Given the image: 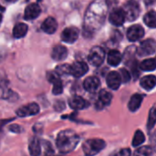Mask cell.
Masks as SVG:
<instances>
[{
	"mask_svg": "<svg viewBox=\"0 0 156 156\" xmlns=\"http://www.w3.org/2000/svg\"><path fill=\"white\" fill-rule=\"evenodd\" d=\"M107 9L108 5L105 0H96L90 5L84 20L85 32H89L90 34L100 29L104 23Z\"/></svg>",
	"mask_w": 156,
	"mask_h": 156,
	"instance_id": "cell-1",
	"label": "cell"
},
{
	"mask_svg": "<svg viewBox=\"0 0 156 156\" xmlns=\"http://www.w3.org/2000/svg\"><path fill=\"white\" fill-rule=\"evenodd\" d=\"M80 142V136L72 130L61 131L57 137L56 145L61 154H69L72 152Z\"/></svg>",
	"mask_w": 156,
	"mask_h": 156,
	"instance_id": "cell-2",
	"label": "cell"
},
{
	"mask_svg": "<svg viewBox=\"0 0 156 156\" xmlns=\"http://www.w3.org/2000/svg\"><path fill=\"white\" fill-rule=\"evenodd\" d=\"M105 146L106 143L101 139H90L84 143L82 149L85 155L94 156L101 152Z\"/></svg>",
	"mask_w": 156,
	"mask_h": 156,
	"instance_id": "cell-3",
	"label": "cell"
},
{
	"mask_svg": "<svg viewBox=\"0 0 156 156\" xmlns=\"http://www.w3.org/2000/svg\"><path fill=\"white\" fill-rule=\"evenodd\" d=\"M125 13V17L129 21H134L138 18L140 15V5L136 0H130L125 3L124 7L122 8Z\"/></svg>",
	"mask_w": 156,
	"mask_h": 156,
	"instance_id": "cell-4",
	"label": "cell"
},
{
	"mask_svg": "<svg viewBox=\"0 0 156 156\" xmlns=\"http://www.w3.org/2000/svg\"><path fill=\"white\" fill-rule=\"evenodd\" d=\"M90 63L94 67L101 66L105 59V51L101 47H93L88 56Z\"/></svg>",
	"mask_w": 156,
	"mask_h": 156,
	"instance_id": "cell-5",
	"label": "cell"
},
{
	"mask_svg": "<svg viewBox=\"0 0 156 156\" xmlns=\"http://www.w3.org/2000/svg\"><path fill=\"white\" fill-rule=\"evenodd\" d=\"M155 50V41L152 38H149V39H146L141 43L140 47L137 49V53L141 57H145V56H150V55L154 54Z\"/></svg>",
	"mask_w": 156,
	"mask_h": 156,
	"instance_id": "cell-6",
	"label": "cell"
},
{
	"mask_svg": "<svg viewBox=\"0 0 156 156\" xmlns=\"http://www.w3.org/2000/svg\"><path fill=\"white\" fill-rule=\"evenodd\" d=\"M89 70L87 63L83 61H76L72 65H69V75L75 78H80L84 76Z\"/></svg>",
	"mask_w": 156,
	"mask_h": 156,
	"instance_id": "cell-7",
	"label": "cell"
},
{
	"mask_svg": "<svg viewBox=\"0 0 156 156\" xmlns=\"http://www.w3.org/2000/svg\"><path fill=\"white\" fill-rule=\"evenodd\" d=\"M39 112V106L33 102L29 103L27 105L22 106L19 109L16 110V115L19 117H27V116H33Z\"/></svg>",
	"mask_w": 156,
	"mask_h": 156,
	"instance_id": "cell-8",
	"label": "cell"
},
{
	"mask_svg": "<svg viewBox=\"0 0 156 156\" xmlns=\"http://www.w3.org/2000/svg\"><path fill=\"white\" fill-rule=\"evenodd\" d=\"M125 19H126V17H125V13H124L123 9L119 8V7L112 9V11L111 12L110 16H109L110 22L116 27L122 26L124 23Z\"/></svg>",
	"mask_w": 156,
	"mask_h": 156,
	"instance_id": "cell-9",
	"label": "cell"
},
{
	"mask_svg": "<svg viewBox=\"0 0 156 156\" xmlns=\"http://www.w3.org/2000/svg\"><path fill=\"white\" fill-rule=\"evenodd\" d=\"M79 34H80V31L77 27H67L61 33V39H62V41H64L66 43L72 44L78 39Z\"/></svg>",
	"mask_w": 156,
	"mask_h": 156,
	"instance_id": "cell-10",
	"label": "cell"
},
{
	"mask_svg": "<svg viewBox=\"0 0 156 156\" xmlns=\"http://www.w3.org/2000/svg\"><path fill=\"white\" fill-rule=\"evenodd\" d=\"M144 36V29L140 25H134L128 28L127 30V37L130 41L135 42L141 39Z\"/></svg>",
	"mask_w": 156,
	"mask_h": 156,
	"instance_id": "cell-11",
	"label": "cell"
},
{
	"mask_svg": "<svg viewBox=\"0 0 156 156\" xmlns=\"http://www.w3.org/2000/svg\"><path fill=\"white\" fill-rule=\"evenodd\" d=\"M107 85L110 89L116 90L120 88L121 84H122V79L121 76L119 74V72L117 71H111L108 75H107Z\"/></svg>",
	"mask_w": 156,
	"mask_h": 156,
	"instance_id": "cell-12",
	"label": "cell"
},
{
	"mask_svg": "<svg viewBox=\"0 0 156 156\" xmlns=\"http://www.w3.org/2000/svg\"><path fill=\"white\" fill-rule=\"evenodd\" d=\"M41 12L39 5L36 3L28 5L24 12V18L26 20H33L36 19Z\"/></svg>",
	"mask_w": 156,
	"mask_h": 156,
	"instance_id": "cell-13",
	"label": "cell"
},
{
	"mask_svg": "<svg viewBox=\"0 0 156 156\" xmlns=\"http://www.w3.org/2000/svg\"><path fill=\"white\" fill-rule=\"evenodd\" d=\"M100 86H101L100 80L94 76L88 77L83 82V87H84L85 90H87L88 92H90V93L96 92L99 90Z\"/></svg>",
	"mask_w": 156,
	"mask_h": 156,
	"instance_id": "cell-14",
	"label": "cell"
},
{
	"mask_svg": "<svg viewBox=\"0 0 156 156\" xmlns=\"http://www.w3.org/2000/svg\"><path fill=\"white\" fill-rule=\"evenodd\" d=\"M69 105L73 110H83L89 106V102L80 96L75 95L69 100Z\"/></svg>",
	"mask_w": 156,
	"mask_h": 156,
	"instance_id": "cell-15",
	"label": "cell"
},
{
	"mask_svg": "<svg viewBox=\"0 0 156 156\" xmlns=\"http://www.w3.org/2000/svg\"><path fill=\"white\" fill-rule=\"evenodd\" d=\"M68 56V49L62 45H58L53 48L51 52V58L56 61L64 60Z\"/></svg>",
	"mask_w": 156,
	"mask_h": 156,
	"instance_id": "cell-16",
	"label": "cell"
},
{
	"mask_svg": "<svg viewBox=\"0 0 156 156\" xmlns=\"http://www.w3.org/2000/svg\"><path fill=\"white\" fill-rule=\"evenodd\" d=\"M41 28L44 32L48 34H53L56 32L58 28V23L55 18L53 17H48L44 20V22L41 25Z\"/></svg>",
	"mask_w": 156,
	"mask_h": 156,
	"instance_id": "cell-17",
	"label": "cell"
},
{
	"mask_svg": "<svg viewBox=\"0 0 156 156\" xmlns=\"http://www.w3.org/2000/svg\"><path fill=\"white\" fill-rule=\"evenodd\" d=\"M112 95L109 91L105 90H101L99 93V101H97V105L102 108L104 106L109 105L112 102Z\"/></svg>",
	"mask_w": 156,
	"mask_h": 156,
	"instance_id": "cell-18",
	"label": "cell"
},
{
	"mask_svg": "<svg viewBox=\"0 0 156 156\" xmlns=\"http://www.w3.org/2000/svg\"><path fill=\"white\" fill-rule=\"evenodd\" d=\"M122 56L121 52L118 50H111L108 54L107 61L112 67L118 66L122 62Z\"/></svg>",
	"mask_w": 156,
	"mask_h": 156,
	"instance_id": "cell-19",
	"label": "cell"
},
{
	"mask_svg": "<svg viewBox=\"0 0 156 156\" xmlns=\"http://www.w3.org/2000/svg\"><path fill=\"white\" fill-rule=\"evenodd\" d=\"M28 151L31 156H39L41 153L40 142L37 137H33L28 144Z\"/></svg>",
	"mask_w": 156,
	"mask_h": 156,
	"instance_id": "cell-20",
	"label": "cell"
},
{
	"mask_svg": "<svg viewBox=\"0 0 156 156\" xmlns=\"http://www.w3.org/2000/svg\"><path fill=\"white\" fill-rule=\"evenodd\" d=\"M144 100V96L141 94H134L132 96L130 101H129V110L131 112H136L139 110V108L142 105Z\"/></svg>",
	"mask_w": 156,
	"mask_h": 156,
	"instance_id": "cell-21",
	"label": "cell"
},
{
	"mask_svg": "<svg viewBox=\"0 0 156 156\" xmlns=\"http://www.w3.org/2000/svg\"><path fill=\"white\" fill-rule=\"evenodd\" d=\"M13 91L10 90L8 82L5 80L0 81V99L1 100H9L12 97Z\"/></svg>",
	"mask_w": 156,
	"mask_h": 156,
	"instance_id": "cell-22",
	"label": "cell"
},
{
	"mask_svg": "<svg viewBox=\"0 0 156 156\" xmlns=\"http://www.w3.org/2000/svg\"><path fill=\"white\" fill-rule=\"evenodd\" d=\"M140 84L146 90H153L155 87L156 84L155 76H154V75H148V76H145V77L142 78Z\"/></svg>",
	"mask_w": 156,
	"mask_h": 156,
	"instance_id": "cell-23",
	"label": "cell"
},
{
	"mask_svg": "<svg viewBox=\"0 0 156 156\" xmlns=\"http://www.w3.org/2000/svg\"><path fill=\"white\" fill-rule=\"evenodd\" d=\"M27 25L25 23H18L15 26L14 29H13V36L16 38H21L23 37L26 36V34L27 33Z\"/></svg>",
	"mask_w": 156,
	"mask_h": 156,
	"instance_id": "cell-24",
	"label": "cell"
},
{
	"mask_svg": "<svg viewBox=\"0 0 156 156\" xmlns=\"http://www.w3.org/2000/svg\"><path fill=\"white\" fill-rule=\"evenodd\" d=\"M140 69L144 71H154L156 68V62L154 58H147L142 61L139 66Z\"/></svg>",
	"mask_w": 156,
	"mask_h": 156,
	"instance_id": "cell-25",
	"label": "cell"
},
{
	"mask_svg": "<svg viewBox=\"0 0 156 156\" xmlns=\"http://www.w3.org/2000/svg\"><path fill=\"white\" fill-rule=\"evenodd\" d=\"M144 23L151 28H155L156 27V14L154 10L149 11L144 17Z\"/></svg>",
	"mask_w": 156,
	"mask_h": 156,
	"instance_id": "cell-26",
	"label": "cell"
},
{
	"mask_svg": "<svg viewBox=\"0 0 156 156\" xmlns=\"http://www.w3.org/2000/svg\"><path fill=\"white\" fill-rule=\"evenodd\" d=\"M145 141V136L143 133L142 131H136L133 139V146L134 147H138L140 145H142Z\"/></svg>",
	"mask_w": 156,
	"mask_h": 156,
	"instance_id": "cell-27",
	"label": "cell"
},
{
	"mask_svg": "<svg viewBox=\"0 0 156 156\" xmlns=\"http://www.w3.org/2000/svg\"><path fill=\"white\" fill-rule=\"evenodd\" d=\"M133 156H153V150L149 146H143L134 152Z\"/></svg>",
	"mask_w": 156,
	"mask_h": 156,
	"instance_id": "cell-28",
	"label": "cell"
},
{
	"mask_svg": "<svg viewBox=\"0 0 156 156\" xmlns=\"http://www.w3.org/2000/svg\"><path fill=\"white\" fill-rule=\"evenodd\" d=\"M52 84H53V89H52L53 94H55V95L61 94L62 91H63V84H62V81H61L60 78L56 80L54 82H52Z\"/></svg>",
	"mask_w": 156,
	"mask_h": 156,
	"instance_id": "cell-29",
	"label": "cell"
},
{
	"mask_svg": "<svg viewBox=\"0 0 156 156\" xmlns=\"http://www.w3.org/2000/svg\"><path fill=\"white\" fill-rule=\"evenodd\" d=\"M156 122V114H155V107L153 106L151 111H150V113H149V118H148V124H147V127L149 130L153 129L154 127V124H155Z\"/></svg>",
	"mask_w": 156,
	"mask_h": 156,
	"instance_id": "cell-30",
	"label": "cell"
},
{
	"mask_svg": "<svg viewBox=\"0 0 156 156\" xmlns=\"http://www.w3.org/2000/svg\"><path fill=\"white\" fill-rule=\"evenodd\" d=\"M119 74L121 76L122 81H123L125 83L130 81V80H131V74H130V72L126 69H121Z\"/></svg>",
	"mask_w": 156,
	"mask_h": 156,
	"instance_id": "cell-31",
	"label": "cell"
},
{
	"mask_svg": "<svg viewBox=\"0 0 156 156\" xmlns=\"http://www.w3.org/2000/svg\"><path fill=\"white\" fill-rule=\"evenodd\" d=\"M58 75L59 74H69V65L68 64H64L61 66H58L57 68V71H56Z\"/></svg>",
	"mask_w": 156,
	"mask_h": 156,
	"instance_id": "cell-32",
	"label": "cell"
},
{
	"mask_svg": "<svg viewBox=\"0 0 156 156\" xmlns=\"http://www.w3.org/2000/svg\"><path fill=\"white\" fill-rule=\"evenodd\" d=\"M9 131L12 132V133H20L23 132V129L20 125H17V124H12L9 126Z\"/></svg>",
	"mask_w": 156,
	"mask_h": 156,
	"instance_id": "cell-33",
	"label": "cell"
},
{
	"mask_svg": "<svg viewBox=\"0 0 156 156\" xmlns=\"http://www.w3.org/2000/svg\"><path fill=\"white\" fill-rule=\"evenodd\" d=\"M132 154V153H131V150L130 149H122V150H121V151H119L115 156H131Z\"/></svg>",
	"mask_w": 156,
	"mask_h": 156,
	"instance_id": "cell-34",
	"label": "cell"
},
{
	"mask_svg": "<svg viewBox=\"0 0 156 156\" xmlns=\"http://www.w3.org/2000/svg\"><path fill=\"white\" fill-rule=\"evenodd\" d=\"M54 108L56 111H63L65 109V103L61 101H58L57 102H55L54 104Z\"/></svg>",
	"mask_w": 156,
	"mask_h": 156,
	"instance_id": "cell-35",
	"label": "cell"
},
{
	"mask_svg": "<svg viewBox=\"0 0 156 156\" xmlns=\"http://www.w3.org/2000/svg\"><path fill=\"white\" fill-rule=\"evenodd\" d=\"M44 146H45V148H46V151H47V153H48V154H53V149H52V146H51V144H49V143H48V142H45L44 143Z\"/></svg>",
	"mask_w": 156,
	"mask_h": 156,
	"instance_id": "cell-36",
	"label": "cell"
},
{
	"mask_svg": "<svg viewBox=\"0 0 156 156\" xmlns=\"http://www.w3.org/2000/svg\"><path fill=\"white\" fill-rule=\"evenodd\" d=\"M144 2H145V4H146L147 5H153V4H154L155 0H144Z\"/></svg>",
	"mask_w": 156,
	"mask_h": 156,
	"instance_id": "cell-37",
	"label": "cell"
},
{
	"mask_svg": "<svg viewBox=\"0 0 156 156\" xmlns=\"http://www.w3.org/2000/svg\"><path fill=\"white\" fill-rule=\"evenodd\" d=\"M6 2H16V0H5Z\"/></svg>",
	"mask_w": 156,
	"mask_h": 156,
	"instance_id": "cell-38",
	"label": "cell"
},
{
	"mask_svg": "<svg viewBox=\"0 0 156 156\" xmlns=\"http://www.w3.org/2000/svg\"><path fill=\"white\" fill-rule=\"evenodd\" d=\"M1 21H2V15L0 14V24H1Z\"/></svg>",
	"mask_w": 156,
	"mask_h": 156,
	"instance_id": "cell-39",
	"label": "cell"
},
{
	"mask_svg": "<svg viewBox=\"0 0 156 156\" xmlns=\"http://www.w3.org/2000/svg\"><path fill=\"white\" fill-rule=\"evenodd\" d=\"M46 156H49V155H48V154H47V155H46Z\"/></svg>",
	"mask_w": 156,
	"mask_h": 156,
	"instance_id": "cell-40",
	"label": "cell"
}]
</instances>
